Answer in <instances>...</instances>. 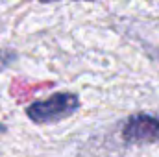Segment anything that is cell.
I'll return each instance as SVG.
<instances>
[{
	"instance_id": "cell-2",
	"label": "cell",
	"mask_w": 159,
	"mask_h": 157,
	"mask_svg": "<svg viewBox=\"0 0 159 157\" xmlns=\"http://www.w3.org/2000/svg\"><path fill=\"white\" fill-rule=\"evenodd\" d=\"M120 137L126 144L159 142V118L148 113H135L124 122Z\"/></svg>"
},
{
	"instance_id": "cell-3",
	"label": "cell",
	"mask_w": 159,
	"mask_h": 157,
	"mask_svg": "<svg viewBox=\"0 0 159 157\" xmlns=\"http://www.w3.org/2000/svg\"><path fill=\"white\" fill-rule=\"evenodd\" d=\"M17 57H19V54L15 50H11V48H0V72L7 70L17 61Z\"/></svg>"
},
{
	"instance_id": "cell-5",
	"label": "cell",
	"mask_w": 159,
	"mask_h": 157,
	"mask_svg": "<svg viewBox=\"0 0 159 157\" xmlns=\"http://www.w3.org/2000/svg\"><path fill=\"white\" fill-rule=\"evenodd\" d=\"M156 59H157V63H159V52H156Z\"/></svg>"
},
{
	"instance_id": "cell-1",
	"label": "cell",
	"mask_w": 159,
	"mask_h": 157,
	"mask_svg": "<svg viewBox=\"0 0 159 157\" xmlns=\"http://www.w3.org/2000/svg\"><path fill=\"white\" fill-rule=\"evenodd\" d=\"M80 105L81 102L76 92H70V91L54 92L44 100L32 102L26 107V117L34 124H56L78 113Z\"/></svg>"
},
{
	"instance_id": "cell-4",
	"label": "cell",
	"mask_w": 159,
	"mask_h": 157,
	"mask_svg": "<svg viewBox=\"0 0 159 157\" xmlns=\"http://www.w3.org/2000/svg\"><path fill=\"white\" fill-rule=\"evenodd\" d=\"M39 2L41 4H52V2H61V0H39ZM81 2H94V0H81Z\"/></svg>"
}]
</instances>
